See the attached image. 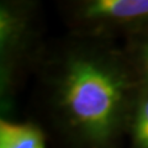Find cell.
<instances>
[{
  "label": "cell",
  "mask_w": 148,
  "mask_h": 148,
  "mask_svg": "<svg viewBox=\"0 0 148 148\" xmlns=\"http://www.w3.org/2000/svg\"><path fill=\"white\" fill-rule=\"evenodd\" d=\"M45 52L37 4L25 0L0 3V108L1 119L12 120L20 79Z\"/></svg>",
  "instance_id": "cell-2"
},
{
  "label": "cell",
  "mask_w": 148,
  "mask_h": 148,
  "mask_svg": "<svg viewBox=\"0 0 148 148\" xmlns=\"http://www.w3.org/2000/svg\"><path fill=\"white\" fill-rule=\"evenodd\" d=\"M142 88H148V29L126 38L123 46Z\"/></svg>",
  "instance_id": "cell-5"
},
{
  "label": "cell",
  "mask_w": 148,
  "mask_h": 148,
  "mask_svg": "<svg viewBox=\"0 0 148 148\" xmlns=\"http://www.w3.org/2000/svg\"><path fill=\"white\" fill-rule=\"evenodd\" d=\"M0 148H46V135L35 122L0 119Z\"/></svg>",
  "instance_id": "cell-4"
},
{
  "label": "cell",
  "mask_w": 148,
  "mask_h": 148,
  "mask_svg": "<svg viewBox=\"0 0 148 148\" xmlns=\"http://www.w3.org/2000/svg\"><path fill=\"white\" fill-rule=\"evenodd\" d=\"M45 106L68 148H121L142 91L115 41L71 35L40 59Z\"/></svg>",
  "instance_id": "cell-1"
},
{
  "label": "cell",
  "mask_w": 148,
  "mask_h": 148,
  "mask_svg": "<svg viewBox=\"0 0 148 148\" xmlns=\"http://www.w3.org/2000/svg\"><path fill=\"white\" fill-rule=\"evenodd\" d=\"M128 148H148V88H142L128 130Z\"/></svg>",
  "instance_id": "cell-6"
},
{
  "label": "cell",
  "mask_w": 148,
  "mask_h": 148,
  "mask_svg": "<svg viewBox=\"0 0 148 148\" xmlns=\"http://www.w3.org/2000/svg\"><path fill=\"white\" fill-rule=\"evenodd\" d=\"M62 9L77 36L115 41L148 29V0H75Z\"/></svg>",
  "instance_id": "cell-3"
}]
</instances>
